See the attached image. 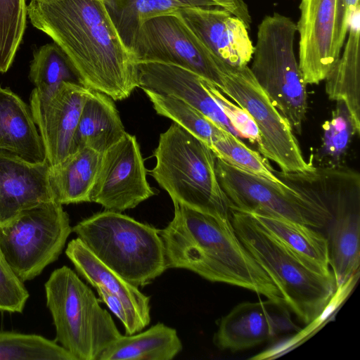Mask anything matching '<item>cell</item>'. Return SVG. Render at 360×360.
I'll return each instance as SVG.
<instances>
[{
  "label": "cell",
  "instance_id": "83f0119b",
  "mask_svg": "<svg viewBox=\"0 0 360 360\" xmlns=\"http://www.w3.org/2000/svg\"><path fill=\"white\" fill-rule=\"evenodd\" d=\"M156 113L172 120L210 148L226 131L200 111L175 96L141 89Z\"/></svg>",
  "mask_w": 360,
  "mask_h": 360
},
{
  "label": "cell",
  "instance_id": "e0dca14e",
  "mask_svg": "<svg viewBox=\"0 0 360 360\" xmlns=\"http://www.w3.org/2000/svg\"><path fill=\"white\" fill-rule=\"evenodd\" d=\"M47 161L31 163L0 151V227L22 212L54 200Z\"/></svg>",
  "mask_w": 360,
  "mask_h": 360
},
{
  "label": "cell",
  "instance_id": "d590c367",
  "mask_svg": "<svg viewBox=\"0 0 360 360\" xmlns=\"http://www.w3.org/2000/svg\"><path fill=\"white\" fill-rule=\"evenodd\" d=\"M233 15L240 19L249 30L252 22L251 16L244 0H212Z\"/></svg>",
  "mask_w": 360,
  "mask_h": 360
},
{
  "label": "cell",
  "instance_id": "4dcf8cb0",
  "mask_svg": "<svg viewBox=\"0 0 360 360\" xmlns=\"http://www.w3.org/2000/svg\"><path fill=\"white\" fill-rule=\"evenodd\" d=\"M0 360H76L56 341L37 334L0 331Z\"/></svg>",
  "mask_w": 360,
  "mask_h": 360
},
{
  "label": "cell",
  "instance_id": "277c9868",
  "mask_svg": "<svg viewBox=\"0 0 360 360\" xmlns=\"http://www.w3.org/2000/svg\"><path fill=\"white\" fill-rule=\"evenodd\" d=\"M72 231L100 261L137 288L167 269L160 230L121 212L96 213Z\"/></svg>",
  "mask_w": 360,
  "mask_h": 360
},
{
  "label": "cell",
  "instance_id": "7a4b0ae2",
  "mask_svg": "<svg viewBox=\"0 0 360 360\" xmlns=\"http://www.w3.org/2000/svg\"><path fill=\"white\" fill-rule=\"evenodd\" d=\"M173 204L174 217L159 232L167 269H184L210 281L284 302L276 285L238 238L230 214Z\"/></svg>",
  "mask_w": 360,
  "mask_h": 360
},
{
  "label": "cell",
  "instance_id": "44dd1931",
  "mask_svg": "<svg viewBox=\"0 0 360 360\" xmlns=\"http://www.w3.org/2000/svg\"><path fill=\"white\" fill-rule=\"evenodd\" d=\"M0 151L31 163L47 161L30 108L17 94L1 86Z\"/></svg>",
  "mask_w": 360,
  "mask_h": 360
},
{
  "label": "cell",
  "instance_id": "5bb4252c",
  "mask_svg": "<svg viewBox=\"0 0 360 360\" xmlns=\"http://www.w3.org/2000/svg\"><path fill=\"white\" fill-rule=\"evenodd\" d=\"M90 90L79 84L63 82L49 93L32 91L30 109L50 167L59 165L72 153L74 135Z\"/></svg>",
  "mask_w": 360,
  "mask_h": 360
},
{
  "label": "cell",
  "instance_id": "4316f807",
  "mask_svg": "<svg viewBox=\"0 0 360 360\" xmlns=\"http://www.w3.org/2000/svg\"><path fill=\"white\" fill-rule=\"evenodd\" d=\"M250 214L270 234L289 249L314 266L319 271L330 274L328 240L311 226L288 219Z\"/></svg>",
  "mask_w": 360,
  "mask_h": 360
},
{
  "label": "cell",
  "instance_id": "e575fe53",
  "mask_svg": "<svg viewBox=\"0 0 360 360\" xmlns=\"http://www.w3.org/2000/svg\"><path fill=\"white\" fill-rule=\"evenodd\" d=\"M206 87L225 114L240 138L260 145L261 139L258 128L250 114L238 104L233 103L212 82L205 80Z\"/></svg>",
  "mask_w": 360,
  "mask_h": 360
},
{
  "label": "cell",
  "instance_id": "8d00e7d4",
  "mask_svg": "<svg viewBox=\"0 0 360 360\" xmlns=\"http://www.w3.org/2000/svg\"><path fill=\"white\" fill-rule=\"evenodd\" d=\"M345 2L351 15L359 9V0H345Z\"/></svg>",
  "mask_w": 360,
  "mask_h": 360
},
{
  "label": "cell",
  "instance_id": "ffe728a7",
  "mask_svg": "<svg viewBox=\"0 0 360 360\" xmlns=\"http://www.w3.org/2000/svg\"><path fill=\"white\" fill-rule=\"evenodd\" d=\"M65 255L77 271L97 291H103L120 300L144 326L150 321V297L100 261L78 238L70 240Z\"/></svg>",
  "mask_w": 360,
  "mask_h": 360
},
{
  "label": "cell",
  "instance_id": "2e32d148",
  "mask_svg": "<svg viewBox=\"0 0 360 360\" xmlns=\"http://www.w3.org/2000/svg\"><path fill=\"white\" fill-rule=\"evenodd\" d=\"M286 304L268 299L236 305L219 321L213 336L221 350L250 349L299 328L292 321Z\"/></svg>",
  "mask_w": 360,
  "mask_h": 360
},
{
  "label": "cell",
  "instance_id": "9a60e30c",
  "mask_svg": "<svg viewBox=\"0 0 360 360\" xmlns=\"http://www.w3.org/2000/svg\"><path fill=\"white\" fill-rule=\"evenodd\" d=\"M209 51L222 71L241 68L251 60L254 46L248 27L238 18L218 6H193L175 13Z\"/></svg>",
  "mask_w": 360,
  "mask_h": 360
},
{
  "label": "cell",
  "instance_id": "3957f363",
  "mask_svg": "<svg viewBox=\"0 0 360 360\" xmlns=\"http://www.w3.org/2000/svg\"><path fill=\"white\" fill-rule=\"evenodd\" d=\"M238 238L280 291L283 301L305 324L320 319L331 307L338 288L325 274L267 232L249 213L231 209Z\"/></svg>",
  "mask_w": 360,
  "mask_h": 360
},
{
  "label": "cell",
  "instance_id": "d6986e66",
  "mask_svg": "<svg viewBox=\"0 0 360 360\" xmlns=\"http://www.w3.org/2000/svg\"><path fill=\"white\" fill-rule=\"evenodd\" d=\"M360 186L352 190L340 202L330 223L329 266L338 289L359 274Z\"/></svg>",
  "mask_w": 360,
  "mask_h": 360
},
{
  "label": "cell",
  "instance_id": "8fae6325",
  "mask_svg": "<svg viewBox=\"0 0 360 360\" xmlns=\"http://www.w3.org/2000/svg\"><path fill=\"white\" fill-rule=\"evenodd\" d=\"M132 51L138 61L176 65L221 85L222 70L176 13L148 19L140 27Z\"/></svg>",
  "mask_w": 360,
  "mask_h": 360
},
{
  "label": "cell",
  "instance_id": "1f68e13d",
  "mask_svg": "<svg viewBox=\"0 0 360 360\" xmlns=\"http://www.w3.org/2000/svg\"><path fill=\"white\" fill-rule=\"evenodd\" d=\"M322 128L320 161L326 166H338L348 150L352 136L358 134L343 102L337 101L330 119L323 124Z\"/></svg>",
  "mask_w": 360,
  "mask_h": 360
},
{
  "label": "cell",
  "instance_id": "4fadbf2b",
  "mask_svg": "<svg viewBox=\"0 0 360 360\" xmlns=\"http://www.w3.org/2000/svg\"><path fill=\"white\" fill-rule=\"evenodd\" d=\"M216 173L231 209L276 217L312 228L321 225L294 191L285 194L267 181L245 172L217 158Z\"/></svg>",
  "mask_w": 360,
  "mask_h": 360
},
{
  "label": "cell",
  "instance_id": "6da1fadb",
  "mask_svg": "<svg viewBox=\"0 0 360 360\" xmlns=\"http://www.w3.org/2000/svg\"><path fill=\"white\" fill-rule=\"evenodd\" d=\"M27 17L65 52L83 86L114 101L139 88V63L103 0H30Z\"/></svg>",
  "mask_w": 360,
  "mask_h": 360
},
{
  "label": "cell",
  "instance_id": "30bf717a",
  "mask_svg": "<svg viewBox=\"0 0 360 360\" xmlns=\"http://www.w3.org/2000/svg\"><path fill=\"white\" fill-rule=\"evenodd\" d=\"M300 11L299 67L307 84H318L339 59L354 14L345 0H300Z\"/></svg>",
  "mask_w": 360,
  "mask_h": 360
},
{
  "label": "cell",
  "instance_id": "f1b7e54d",
  "mask_svg": "<svg viewBox=\"0 0 360 360\" xmlns=\"http://www.w3.org/2000/svg\"><path fill=\"white\" fill-rule=\"evenodd\" d=\"M217 158L253 176L259 177L285 194L294 190L283 183L276 175L266 158L250 148L239 137L224 131L223 135L210 147Z\"/></svg>",
  "mask_w": 360,
  "mask_h": 360
},
{
  "label": "cell",
  "instance_id": "d6a6232c",
  "mask_svg": "<svg viewBox=\"0 0 360 360\" xmlns=\"http://www.w3.org/2000/svg\"><path fill=\"white\" fill-rule=\"evenodd\" d=\"M25 0H0V72L11 66L26 27Z\"/></svg>",
  "mask_w": 360,
  "mask_h": 360
},
{
  "label": "cell",
  "instance_id": "484cf974",
  "mask_svg": "<svg viewBox=\"0 0 360 360\" xmlns=\"http://www.w3.org/2000/svg\"><path fill=\"white\" fill-rule=\"evenodd\" d=\"M103 2L123 43L131 51L141 25L148 19L174 13L186 7L218 6L212 0H103Z\"/></svg>",
  "mask_w": 360,
  "mask_h": 360
},
{
  "label": "cell",
  "instance_id": "7402d4cb",
  "mask_svg": "<svg viewBox=\"0 0 360 360\" xmlns=\"http://www.w3.org/2000/svg\"><path fill=\"white\" fill-rule=\"evenodd\" d=\"M125 133L114 100L105 94L90 90L74 135L72 153L82 148L103 153Z\"/></svg>",
  "mask_w": 360,
  "mask_h": 360
},
{
  "label": "cell",
  "instance_id": "f546056e",
  "mask_svg": "<svg viewBox=\"0 0 360 360\" xmlns=\"http://www.w3.org/2000/svg\"><path fill=\"white\" fill-rule=\"evenodd\" d=\"M29 77L34 89L42 94L56 89L63 82L80 84L70 60L55 42L34 50Z\"/></svg>",
  "mask_w": 360,
  "mask_h": 360
},
{
  "label": "cell",
  "instance_id": "d4e9b609",
  "mask_svg": "<svg viewBox=\"0 0 360 360\" xmlns=\"http://www.w3.org/2000/svg\"><path fill=\"white\" fill-rule=\"evenodd\" d=\"M183 349L176 329L158 323L143 332L121 335L98 360H171Z\"/></svg>",
  "mask_w": 360,
  "mask_h": 360
},
{
  "label": "cell",
  "instance_id": "cb8c5ba5",
  "mask_svg": "<svg viewBox=\"0 0 360 360\" xmlns=\"http://www.w3.org/2000/svg\"><path fill=\"white\" fill-rule=\"evenodd\" d=\"M101 155L82 148L59 165L50 167L49 184L54 200L61 205L90 202Z\"/></svg>",
  "mask_w": 360,
  "mask_h": 360
},
{
  "label": "cell",
  "instance_id": "836d02e7",
  "mask_svg": "<svg viewBox=\"0 0 360 360\" xmlns=\"http://www.w3.org/2000/svg\"><path fill=\"white\" fill-rule=\"evenodd\" d=\"M30 294L0 250V312L22 313Z\"/></svg>",
  "mask_w": 360,
  "mask_h": 360
},
{
  "label": "cell",
  "instance_id": "ac0fdd59",
  "mask_svg": "<svg viewBox=\"0 0 360 360\" xmlns=\"http://www.w3.org/2000/svg\"><path fill=\"white\" fill-rule=\"evenodd\" d=\"M138 71L139 88L180 98L223 129L240 137L208 91L205 79L182 68L160 63H139Z\"/></svg>",
  "mask_w": 360,
  "mask_h": 360
},
{
  "label": "cell",
  "instance_id": "ba28073f",
  "mask_svg": "<svg viewBox=\"0 0 360 360\" xmlns=\"http://www.w3.org/2000/svg\"><path fill=\"white\" fill-rule=\"evenodd\" d=\"M72 231L63 205L51 200L0 227V250L18 277L31 281L58 259Z\"/></svg>",
  "mask_w": 360,
  "mask_h": 360
},
{
  "label": "cell",
  "instance_id": "603a6c76",
  "mask_svg": "<svg viewBox=\"0 0 360 360\" xmlns=\"http://www.w3.org/2000/svg\"><path fill=\"white\" fill-rule=\"evenodd\" d=\"M349 37L342 56L326 80V93L335 101H342L351 115L358 135L360 132V49L359 9L352 18Z\"/></svg>",
  "mask_w": 360,
  "mask_h": 360
},
{
  "label": "cell",
  "instance_id": "7c38bea8",
  "mask_svg": "<svg viewBox=\"0 0 360 360\" xmlns=\"http://www.w3.org/2000/svg\"><path fill=\"white\" fill-rule=\"evenodd\" d=\"M155 194L146 179V169L135 136L123 137L103 152L90 202L121 212L136 207Z\"/></svg>",
  "mask_w": 360,
  "mask_h": 360
},
{
  "label": "cell",
  "instance_id": "5b68a950",
  "mask_svg": "<svg viewBox=\"0 0 360 360\" xmlns=\"http://www.w3.org/2000/svg\"><path fill=\"white\" fill-rule=\"evenodd\" d=\"M150 174L173 202L229 215L231 204L220 186L216 156L202 141L173 122L160 135Z\"/></svg>",
  "mask_w": 360,
  "mask_h": 360
},
{
  "label": "cell",
  "instance_id": "9c48e42d",
  "mask_svg": "<svg viewBox=\"0 0 360 360\" xmlns=\"http://www.w3.org/2000/svg\"><path fill=\"white\" fill-rule=\"evenodd\" d=\"M219 89L250 114L259 132V153L275 162L281 172H307L314 169L305 160L290 124L256 81L248 65L226 67Z\"/></svg>",
  "mask_w": 360,
  "mask_h": 360
},
{
  "label": "cell",
  "instance_id": "8992f818",
  "mask_svg": "<svg viewBox=\"0 0 360 360\" xmlns=\"http://www.w3.org/2000/svg\"><path fill=\"white\" fill-rule=\"evenodd\" d=\"M44 289L56 330L55 341L76 360H98L122 335L91 289L68 266L55 269Z\"/></svg>",
  "mask_w": 360,
  "mask_h": 360
},
{
  "label": "cell",
  "instance_id": "52a82bcc",
  "mask_svg": "<svg viewBox=\"0 0 360 360\" xmlns=\"http://www.w3.org/2000/svg\"><path fill=\"white\" fill-rule=\"evenodd\" d=\"M296 32L290 18L278 13L265 16L258 26L250 69L293 131L301 134L307 94L294 51Z\"/></svg>",
  "mask_w": 360,
  "mask_h": 360
}]
</instances>
